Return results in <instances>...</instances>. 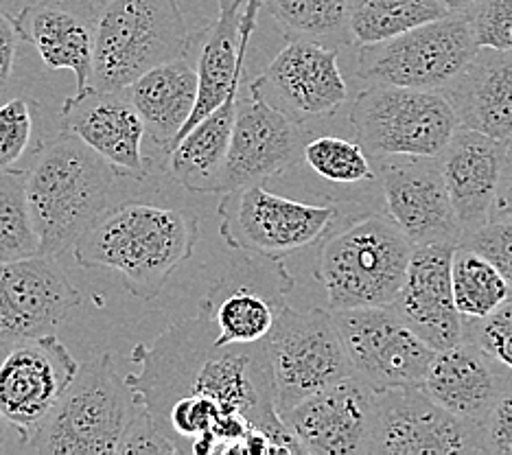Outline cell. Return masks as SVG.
<instances>
[{
	"instance_id": "obj_1",
	"label": "cell",
	"mask_w": 512,
	"mask_h": 455,
	"mask_svg": "<svg viewBox=\"0 0 512 455\" xmlns=\"http://www.w3.org/2000/svg\"><path fill=\"white\" fill-rule=\"evenodd\" d=\"M204 309L136 344L127 375L136 399L180 453H302L276 410L265 342L217 346Z\"/></svg>"
},
{
	"instance_id": "obj_2",
	"label": "cell",
	"mask_w": 512,
	"mask_h": 455,
	"mask_svg": "<svg viewBox=\"0 0 512 455\" xmlns=\"http://www.w3.org/2000/svg\"><path fill=\"white\" fill-rule=\"evenodd\" d=\"M200 219L180 208L125 202L106 208L75 243L79 267L110 270L138 300L151 302L191 259Z\"/></svg>"
},
{
	"instance_id": "obj_3",
	"label": "cell",
	"mask_w": 512,
	"mask_h": 455,
	"mask_svg": "<svg viewBox=\"0 0 512 455\" xmlns=\"http://www.w3.org/2000/svg\"><path fill=\"white\" fill-rule=\"evenodd\" d=\"M27 195L42 254L62 256L108 208L116 171L79 136L62 130L33 149Z\"/></svg>"
},
{
	"instance_id": "obj_4",
	"label": "cell",
	"mask_w": 512,
	"mask_h": 455,
	"mask_svg": "<svg viewBox=\"0 0 512 455\" xmlns=\"http://www.w3.org/2000/svg\"><path fill=\"white\" fill-rule=\"evenodd\" d=\"M337 221L320 239L313 267L331 311L390 307L405 283L414 243L388 213H362L342 226Z\"/></svg>"
},
{
	"instance_id": "obj_5",
	"label": "cell",
	"mask_w": 512,
	"mask_h": 455,
	"mask_svg": "<svg viewBox=\"0 0 512 455\" xmlns=\"http://www.w3.org/2000/svg\"><path fill=\"white\" fill-rule=\"evenodd\" d=\"M141 410L132 385L108 353L79 366L77 377L29 440V453L110 455Z\"/></svg>"
},
{
	"instance_id": "obj_6",
	"label": "cell",
	"mask_w": 512,
	"mask_h": 455,
	"mask_svg": "<svg viewBox=\"0 0 512 455\" xmlns=\"http://www.w3.org/2000/svg\"><path fill=\"white\" fill-rule=\"evenodd\" d=\"M195 40L178 0H108L99 11L90 88L125 90L147 70L189 55Z\"/></svg>"
},
{
	"instance_id": "obj_7",
	"label": "cell",
	"mask_w": 512,
	"mask_h": 455,
	"mask_svg": "<svg viewBox=\"0 0 512 455\" xmlns=\"http://www.w3.org/2000/svg\"><path fill=\"white\" fill-rule=\"evenodd\" d=\"M357 143L370 158H438L460 130L445 92L368 84L351 105Z\"/></svg>"
},
{
	"instance_id": "obj_8",
	"label": "cell",
	"mask_w": 512,
	"mask_h": 455,
	"mask_svg": "<svg viewBox=\"0 0 512 455\" xmlns=\"http://www.w3.org/2000/svg\"><path fill=\"white\" fill-rule=\"evenodd\" d=\"M477 51L467 16L449 14L390 40L364 44L357 77L366 84L445 92Z\"/></svg>"
},
{
	"instance_id": "obj_9",
	"label": "cell",
	"mask_w": 512,
	"mask_h": 455,
	"mask_svg": "<svg viewBox=\"0 0 512 455\" xmlns=\"http://www.w3.org/2000/svg\"><path fill=\"white\" fill-rule=\"evenodd\" d=\"M342 217L337 204H302L265 189V182L224 193L219 202V232L228 248L285 259L309 248Z\"/></svg>"
},
{
	"instance_id": "obj_10",
	"label": "cell",
	"mask_w": 512,
	"mask_h": 455,
	"mask_svg": "<svg viewBox=\"0 0 512 455\" xmlns=\"http://www.w3.org/2000/svg\"><path fill=\"white\" fill-rule=\"evenodd\" d=\"M265 346L272 361L278 414L355 375L331 311H296L285 305Z\"/></svg>"
},
{
	"instance_id": "obj_11",
	"label": "cell",
	"mask_w": 512,
	"mask_h": 455,
	"mask_svg": "<svg viewBox=\"0 0 512 455\" xmlns=\"http://www.w3.org/2000/svg\"><path fill=\"white\" fill-rule=\"evenodd\" d=\"M355 375L375 392L423 385L438 350L392 307L331 311Z\"/></svg>"
},
{
	"instance_id": "obj_12",
	"label": "cell",
	"mask_w": 512,
	"mask_h": 455,
	"mask_svg": "<svg viewBox=\"0 0 512 455\" xmlns=\"http://www.w3.org/2000/svg\"><path fill=\"white\" fill-rule=\"evenodd\" d=\"M294 278L283 259L250 254L235 263L200 300L217 326V346L259 344L272 333L278 313L287 305Z\"/></svg>"
},
{
	"instance_id": "obj_13",
	"label": "cell",
	"mask_w": 512,
	"mask_h": 455,
	"mask_svg": "<svg viewBox=\"0 0 512 455\" xmlns=\"http://www.w3.org/2000/svg\"><path fill=\"white\" fill-rule=\"evenodd\" d=\"M307 138L305 125L274 108L252 81L248 95L239 97L219 195L267 182L294 169L305 160Z\"/></svg>"
},
{
	"instance_id": "obj_14",
	"label": "cell",
	"mask_w": 512,
	"mask_h": 455,
	"mask_svg": "<svg viewBox=\"0 0 512 455\" xmlns=\"http://www.w3.org/2000/svg\"><path fill=\"white\" fill-rule=\"evenodd\" d=\"M368 453H484L482 431L440 407L421 385L377 392Z\"/></svg>"
},
{
	"instance_id": "obj_15",
	"label": "cell",
	"mask_w": 512,
	"mask_h": 455,
	"mask_svg": "<svg viewBox=\"0 0 512 455\" xmlns=\"http://www.w3.org/2000/svg\"><path fill=\"white\" fill-rule=\"evenodd\" d=\"M81 305V294L53 256L0 263V348L51 335Z\"/></svg>"
},
{
	"instance_id": "obj_16",
	"label": "cell",
	"mask_w": 512,
	"mask_h": 455,
	"mask_svg": "<svg viewBox=\"0 0 512 455\" xmlns=\"http://www.w3.org/2000/svg\"><path fill=\"white\" fill-rule=\"evenodd\" d=\"M379 182L386 213L418 245H460L462 226L447 191L438 158H379Z\"/></svg>"
},
{
	"instance_id": "obj_17",
	"label": "cell",
	"mask_w": 512,
	"mask_h": 455,
	"mask_svg": "<svg viewBox=\"0 0 512 455\" xmlns=\"http://www.w3.org/2000/svg\"><path fill=\"white\" fill-rule=\"evenodd\" d=\"M377 414V392L357 375L344 377L281 414L302 453H368Z\"/></svg>"
},
{
	"instance_id": "obj_18",
	"label": "cell",
	"mask_w": 512,
	"mask_h": 455,
	"mask_svg": "<svg viewBox=\"0 0 512 455\" xmlns=\"http://www.w3.org/2000/svg\"><path fill=\"white\" fill-rule=\"evenodd\" d=\"M77 372V359L55 333L11 346L0 364V410L31 440Z\"/></svg>"
},
{
	"instance_id": "obj_19",
	"label": "cell",
	"mask_w": 512,
	"mask_h": 455,
	"mask_svg": "<svg viewBox=\"0 0 512 455\" xmlns=\"http://www.w3.org/2000/svg\"><path fill=\"white\" fill-rule=\"evenodd\" d=\"M254 84L274 108L302 125L335 114L348 97L337 51L305 40H289Z\"/></svg>"
},
{
	"instance_id": "obj_20",
	"label": "cell",
	"mask_w": 512,
	"mask_h": 455,
	"mask_svg": "<svg viewBox=\"0 0 512 455\" xmlns=\"http://www.w3.org/2000/svg\"><path fill=\"white\" fill-rule=\"evenodd\" d=\"M62 130L79 136L110 165L134 180L147 178L143 138L147 127L127 90L77 92L62 108Z\"/></svg>"
},
{
	"instance_id": "obj_21",
	"label": "cell",
	"mask_w": 512,
	"mask_h": 455,
	"mask_svg": "<svg viewBox=\"0 0 512 455\" xmlns=\"http://www.w3.org/2000/svg\"><path fill=\"white\" fill-rule=\"evenodd\" d=\"M458 245L436 243L414 248L405 283L392 309L434 350L462 342L464 318L453 298L451 265Z\"/></svg>"
},
{
	"instance_id": "obj_22",
	"label": "cell",
	"mask_w": 512,
	"mask_h": 455,
	"mask_svg": "<svg viewBox=\"0 0 512 455\" xmlns=\"http://www.w3.org/2000/svg\"><path fill=\"white\" fill-rule=\"evenodd\" d=\"M20 38L49 70H71L77 92L92 84L99 9L90 0H36L16 16Z\"/></svg>"
},
{
	"instance_id": "obj_23",
	"label": "cell",
	"mask_w": 512,
	"mask_h": 455,
	"mask_svg": "<svg viewBox=\"0 0 512 455\" xmlns=\"http://www.w3.org/2000/svg\"><path fill=\"white\" fill-rule=\"evenodd\" d=\"M510 375L471 340L438 350L421 388L449 414L480 429Z\"/></svg>"
},
{
	"instance_id": "obj_24",
	"label": "cell",
	"mask_w": 512,
	"mask_h": 455,
	"mask_svg": "<svg viewBox=\"0 0 512 455\" xmlns=\"http://www.w3.org/2000/svg\"><path fill=\"white\" fill-rule=\"evenodd\" d=\"M506 151L508 143L460 127L438 156L462 237L491 221Z\"/></svg>"
},
{
	"instance_id": "obj_25",
	"label": "cell",
	"mask_w": 512,
	"mask_h": 455,
	"mask_svg": "<svg viewBox=\"0 0 512 455\" xmlns=\"http://www.w3.org/2000/svg\"><path fill=\"white\" fill-rule=\"evenodd\" d=\"M445 95L460 127L512 143V51L480 49Z\"/></svg>"
},
{
	"instance_id": "obj_26",
	"label": "cell",
	"mask_w": 512,
	"mask_h": 455,
	"mask_svg": "<svg viewBox=\"0 0 512 455\" xmlns=\"http://www.w3.org/2000/svg\"><path fill=\"white\" fill-rule=\"evenodd\" d=\"M125 90L143 116L151 143L169 154L191 119L200 90L197 64L191 55L147 70Z\"/></svg>"
},
{
	"instance_id": "obj_27",
	"label": "cell",
	"mask_w": 512,
	"mask_h": 455,
	"mask_svg": "<svg viewBox=\"0 0 512 455\" xmlns=\"http://www.w3.org/2000/svg\"><path fill=\"white\" fill-rule=\"evenodd\" d=\"M241 92L230 95L215 112H211L186 132L169 151V173L191 193H219L232 130H235Z\"/></svg>"
},
{
	"instance_id": "obj_28",
	"label": "cell",
	"mask_w": 512,
	"mask_h": 455,
	"mask_svg": "<svg viewBox=\"0 0 512 455\" xmlns=\"http://www.w3.org/2000/svg\"><path fill=\"white\" fill-rule=\"evenodd\" d=\"M289 40H305L340 51L355 42L348 0H263Z\"/></svg>"
},
{
	"instance_id": "obj_29",
	"label": "cell",
	"mask_w": 512,
	"mask_h": 455,
	"mask_svg": "<svg viewBox=\"0 0 512 455\" xmlns=\"http://www.w3.org/2000/svg\"><path fill=\"white\" fill-rule=\"evenodd\" d=\"M348 16L355 42L364 46L445 18L449 11L440 0H348Z\"/></svg>"
},
{
	"instance_id": "obj_30",
	"label": "cell",
	"mask_w": 512,
	"mask_h": 455,
	"mask_svg": "<svg viewBox=\"0 0 512 455\" xmlns=\"http://www.w3.org/2000/svg\"><path fill=\"white\" fill-rule=\"evenodd\" d=\"M453 298L464 320L486 318L512 298V287L497 267L471 248L458 245L451 265Z\"/></svg>"
},
{
	"instance_id": "obj_31",
	"label": "cell",
	"mask_w": 512,
	"mask_h": 455,
	"mask_svg": "<svg viewBox=\"0 0 512 455\" xmlns=\"http://www.w3.org/2000/svg\"><path fill=\"white\" fill-rule=\"evenodd\" d=\"M38 254L42 245L29 206L27 169H0V263Z\"/></svg>"
},
{
	"instance_id": "obj_32",
	"label": "cell",
	"mask_w": 512,
	"mask_h": 455,
	"mask_svg": "<svg viewBox=\"0 0 512 455\" xmlns=\"http://www.w3.org/2000/svg\"><path fill=\"white\" fill-rule=\"evenodd\" d=\"M305 162L324 180L335 184H359L377 178L370 165V156L357 140L353 143V140L337 136L309 140L305 147Z\"/></svg>"
},
{
	"instance_id": "obj_33",
	"label": "cell",
	"mask_w": 512,
	"mask_h": 455,
	"mask_svg": "<svg viewBox=\"0 0 512 455\" xmlns=\"http://www.w3.org/2000/svg\"><path fill=\"white\" fill-rule=\"evenodd\" d=\"M38 110L40 103L25 97L0 105V169L16 165L29 149Z\"/></svg>"
},
{
	"instance_id": "obj_34",
	"label": "cell",
	"mask_w": 512,
	"mask_h": 455,
	"mask_svg": "<svg viewBox=\"0 0 512 455\" xmlns=\"http://www.w3.org/2000/svg\"><path fill=\"white\" fill-rule=\"evenodd\" d=\"M512 372V298L486 318L464 320V337Z\"/></svg>"
},
{
	"instance_id": "obj_35",
	"label": "cell",
	"mask_w": 512,
	"mask_h": 455,
	"mask_svg": "<svg viewBox=\"0 0 512 455\" xmlns=\"http://www.w3.org/2000/svg\"><path fill=\"white\" fill-rule=\"evenodd\" d=\"M464 16L480 49L512 51V0H477Z\"/></svg>"
},
{
	"instance_id": "obj_36",
	"label": "cell",
	"mask_w": 512,
	"mask_h": 455,
	"mask_svg": "<svg viewBox=\"0 0 512 455\" xmlns=\"http://www.w3.org/2000/svg\"><path fill=\"white\" fill-rule=\"evenodd\" d=\"M460 245L486 256L512 287V219H493L467 232Z\"/></svg>"
},
{
	"instance_id": "obj_37",
	"label": "cell",
	"mask_w": 512,
	"mask_h": 455,
	"mask_svg": "<svg viewBox=\"0 0 512 455\" xmlns=\"http://www.w3.org/2000/svg\"><path fill=\"white\" fill-rule=\"evenodd\" d=\"M116 453L127 455V453H151V455H160V453H180L178 447L173 445L171 438L162 431V427L156 423V418L151 416L145 405H141V410L136 412V416L130 420V425L125 427L123 436L119 440V447H116Z\"/></svg>"
},
{
	"instance_id": "obj_38",
	"label": "cell",
	"mask_w": 512,
	"mask_h": 455,
	"mask_svg": "<svg viewBox=\"0 0 512 455\" xmlns=\"http://www.w3.org/2000/svg\"><path fill=\"white\" fill-rule=\"evenodd\" d=\"M484 453H512V372L508 375L504 390L499 394L495 407L488 414L482 427Z\"/></svg>"
},
{
	"instance_id": "obj_39",
	"label": "cell",
	"mask_w": 512,
	"mask_h": 455,
	"mask_svg": "<svg viewBox=\"0 0 512 455\" xmlns=\"http://www.w3.org/2000/svg\"><path fill=\"white\" fill-rule=\"evenodd\" d=\"M20 40L16 18L9 16L5 9H0V95L7 90L11 77H14Z\"/></svg>"
},
{
	"instance_id": "obj_40",
	"label": "cell",
	"mask_w": 512,
	"mask_h": 455,
	"mask_svg": "<svg viewBox=\"0 0 512 455\" xmlns=\"http://www.w3.org/2000/svg\"><path fill=\"white\" fill-rule=\"evenodd\" d=\"M493 219H512V143H508L506 162H504L502 180H499L491 221Z\"/></svg>"
},
{
	"instance_id": "obj_41",
	"label": "cell",
	"mask_w": 512,
	"mask_h": 455,
	"mask_svg": "<svg viewBox=\"0 0 512 455\" xmlns=\"http://www.w3.org/2000/svg\"><path fill=\"white\" fill-rule=\"evenodd\" d=\"M22 451H29L27 434L18 425L11 423L5 412L0 410V455Z\"/></svg>"
},
{
	"instance_id": "obj_42",
	"label": "cell",
	"mask_w": 512,
	"mask_h": 455,
	"mask_svg": "<svg viewBox=\"0 0 512 455\" xmlns=\"http://www.w3.org/2000/svg\"><path fill=\"white\" fill-rule=\"evenodd\" d=\"M440 3L449 11V14H464V11H469L477 0H440Z\"/></svg>"
}]
</instances>
